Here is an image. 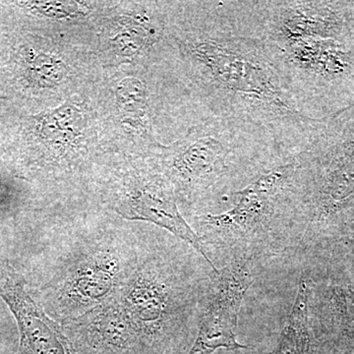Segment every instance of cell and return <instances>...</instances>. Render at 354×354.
I'll list each match as a JSON object with an SVG mask.
<instances>
[{"mask_svg": "<svg viewBox=\"0 0 354 354\" xmlns=\"http://www.w3.org/2000/svg\"><path fill=\"white\" fill-rule=\"evenodd\" d=\"M198 16L172 35L208 116L274 162L308 150L322 120L300 108L278 44L248 1L198 2Z\"/></svg>", "mask_w": 354, "mask_h": 354, "instance_id": "6da1fadb", "label": "cell"}, {"mask_svg": "<svg viewBox=\"0 0 354 354\" xmlns=\"http://www.w3.org/2000/svg\"><path fill=\"white\" fill-rule=\"evenodd\" d=\"M62 249L50 279L41 288L44 308L59 324L115 297L143 252L133 235L113 230L76 235Z\"/></svg>", "mask_w": 354, "mask_h": 354, "instance_id": "7a4b0ae2", "label": "cell"}, {"mask_svg": "<svg viewBox=\"0 0 354 354\" xmlns=\"http://www.w3.org/2000/svg\"><path fill=\"white\" fill-rule=\"evenodd\" d=\"M155 167L169 181L176 199L195 201L242 165L270 167L259 151L227 128L205 122L184 138L158 147Z\"/></svg>", "mask_w": 354, "mask_h": 354, "instance_id": "3957f363", "label": "cell"}, {"mask_svg": "<svg viewBox=\"0 0 354 354\" xmlns=\"http://www.w3.org/2000/svg\"><path fill=\"white\" fill-rule=\"evenodd\" d=\"M114 297L134 326L144 354L183 349L179 320L187 305V292L162 261L143 251L132 276Z\"/></svg>", "mask_w": 354, "mask_h": 354, "instance_id": "277c9868", "label": "cell"}, {"mask_svg": "<svg viewBox=\"0 0 354 354\" xmlns=\"http://www.w3.org/2000/svg\"><path fill=\"white\" fill-rule=\"evenodd\" d=\"M102 197L109 208L123 218L150 221L187 242L214 272L218 271L207 255L202 239L179 212L174 188L155 165L151 169H134L113 174L104 183Z\"/></svg>", "mask_w": 354, "mask_h": 354, "instance_id": "5b68a950", "label": "cell"}, {"mask_svg": "<svg viewBox=\"0 0 354 354\" xmlns=\"http://www.w3.org/2000/svg\"><path fill=\"white\" fill-rule=\"evenodd\" d=\"M252 283L245 262H235L215 272L194 344L187 354H212L218 348L251 349L236 341L239 307Z\"/></svg>", "mask_w": 354, "mask_h": 354, "instance_id": "8992f818", "label": "cell"}, {"mask_svg": "<svg viewBox=\"0 0 354 354\" xmlns=\"http://www.w3.org/2000/svg\"><path fill=\"white\" fill-rule=\"evenodd\" d=\"M332 4L301 0L250 1L256 23L265 36L279 46L341 31L344 17Z\"/></svg>", "mask_w": 354, "mask_h": 354, "instance_id": "52a82bcc", "label": "cell"}, {"mask_svg": "<svg viewBox=\"0 0 354 354\" xmlns=\"http://www.w3.org/2000/svg\"><path fill=\"white\" fill-rule=\"evenodd\" d=\"M60 326L78 354H144L139 335L115 297Z\"/></svg>", "mask_w": 354, "mask_h": 354, "instance_id": "ba28073f", "label": "cell"}, {"mask_svg": "<svg viewBox=\"0 0 354 354\" xmlns=\"http://www.w3.org/2000/svg\"><path fill=\"white\" fill-rule=\"evenodd\" d=\"M0 295L6 300L19 324L18 354H78L60 324L26 293L20 277L1 265Z\"/></svg>", "mask_w": 354, "mask_h": 354, "instance_id": "9c48e42d", "label": "cell"}, {"mask_svg": "<svg viewBox=\"0 0 354 354\" xmlns=\"http://www.w3.org/2000/svg\"><path fill=\"white\" fill-rule=\"evenodd\" d=\"M307 308L308 288L302 279L290 318L271 354H312Z\"/></svg>", "mask_w": 354, "mask_h": 354, "instance_id": "30bf717a", "label": "cell"}]
</instances>
